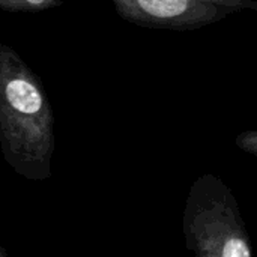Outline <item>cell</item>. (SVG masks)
<instances>
[{
    "instance_id": "obj_1",
    "label": "cell",
    "mask_w": 257,
    "mask_h": 257,
    "mask_svg": "<svg viewBox=\"0 0 257 257\" xmlns=\"http://www.w3.org/2000/svg\"><path fill=\"white\" fill-rule=\"evenodd\" d=\"M54 113L39 75L8 44L0 42V151L27 181L53 175Z\"/></svg>"
},
{
    "instance_id": "obj_2",
    "label": "cell",
    "mask_w": 257,
    "mask_h": 257,
    "mask_svg": "<svg viewBox=\"0 0 257 257\" xmlns=\"http://www.w3.org/2000/svg\"><path fill=\"white\" fill-rule=\"evenodd\" d=\"M182 232L187 250L196 257H253L238 200L227 184L212 173L191 184Z\"/></svg>"
},
{
    "instance_id": "obj_3",
    "label": "cell",
    "mask_w": 257,
    "mask_h": 257,
    "mask_svg": "<svg viewBox=\"0 0 257 257\" xmlns=\"http://www.w3.org/2000/svg\"><path fill=\"white\" fill-rule=\"evenodd\" d=\"M126 23L158 30H196L257 11V0H110Z\"/></svg>"
},
{
    "instance_id": "obj_4",
    "label": "cell",
    "mask_w": 257,
    "mask_h": 257,
    "mask_svg": "<svg viewBox=\"0 0 257 257\" xmlns=\"http://www.w3.org/2000/svg\"><path fill=\"white\" fill-rule=\"evenodd\" d=\"M62 5V0H0V9L6 12H42Z\"/></svg>"
},
{
    "instance_id": "obj_5",
    "label": "cell",
    "mask_w": 257,
    "mask_h": 257,
    "mask_svg": "<svg viewBox=\"0 0 257 257\" xmlns=\"http://www.w3.org/2000/svg\"><path fill=\"white\" fill-rule=\"evenodd\" d=\"M235 143L241 151H244V152H247V154H250L253 157H257V131L251 130V131L241 133L236 137Z\"/></svg>"
},
{
    "instance_id": "obj_6",
    "label": "cell",
    "mask_w": 257,
    "mask_h": 257,
    "mask_svg": "<svg viewBox=\"0 0 257 257\" xmlns=\"http://www.w3.org/2000/svg\"><path fill=\"white\" fill-rule=\"evenodd\" d=\"M0 257H8V254H6V251L0 247Z\"/></svg>"
}]
</instances>
